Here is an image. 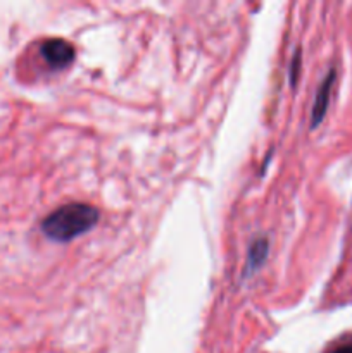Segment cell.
<instances>
[{
  "label": "cell",
  "instance_id": "obj_2",
  "mask_svg": "<svg viewBox=\"0 0 352 353\" xmlns=\"http://www.w3.org/2000/svg\"><path fill=\"white\" fill-rule=\"evenodd\" d=\"M41 55L48 62V65L54 69H62L71 64L75 59V47L61 38H52L41 45Z\"/></svg>",
  "mask_w": 352,
  "mask_h": 353
},
{
  "label": "cell",
  "instance_id": "obj_5",
  "mask_svg": "<svg viewBox=\"0 0 352 353\" xmlns=\"http://www.w3.org/2000/svg\"><path fill=\"white\" fill-rule=\"evenodd\" d=\"M335 353H352V347H340Z\"/></svg>",
  "mask_w": 352,
  "mask_h": 353
},
{
  "label": "cell",
  "instance_id": "obj_1",
  "mask_svg": "<svg viewBox=\"0 0 352 353\" xmlns=\"http://www.w3.org/2000/svg\"><path fill=\"white\" fill-rule=\"evenodd\" d=\"M99 221V210L86 203H69L48 214L41 230L54 241H71L92 230Z\"/></svg>",
  "mask_w": 352,
  "mask_h": 353
},
{
  "label": "cell",
  "instance_id": "obj_3",
  "mask_svg": "<svg viewBox=\"0 0 352 353\" xmlns=\"http://www.w3.org/2000/svg\"><path fill=\"white\" fill-rule=\"evenodd\" d=\"M333 81H335V71H330V74L324 78L323 85L320 86L316 93V100H314L313 105V117H311V126L316 128L317 124L321 123V119L324 117L328 109V102H330V93L331 88H333Z\"/></svg>",
  "mask_w": 352,
  "mask_h": 353
},
{
  "label": "cell",
  "instance_id": "obj_4",
  "mask_svg": "<svg viewBox=\"0 0 352 353\" xmlns=\"http://www.w3.org/2000/svg\"><path fill=\"white\" fill-rule=\"evenodd\" d=\"M266 254H268V243H266V240H257L248 252V264L255 268L257 264H261Z\"/></svg>",
  "mask_w": 352,
  "mask_h": 353
}]
</instances>
